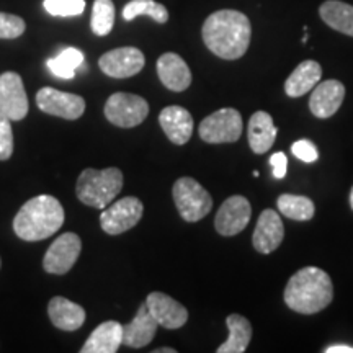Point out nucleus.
Segmentation results:
<instances>
[{"instance_id": "obj_9", "label": "nucleus", "mask_w": 353, "mask_h": 353, "mask_svg": "<svg viewBox=\"0 0 353 353\" xmlns=\"http://www.w3.org/2000/svg\"><path fill=\"white\" fill-rule=\"evenodd\" d=\"M81 250V237L74 232H65L50 245L43 259V268L52 275H64L77 262Z\"/></svg>"}, {"instance_id": "obj_22", "label": "nucleus", "mask_w": 353, "mask_h": 353, "mask_svg": "<svg viewBox=\"0 0 353 353\" xmlns=\"http://www.w3.org/2000/svg\"><path fill=\"white\" fill-rule=\"evenodd\" d=\"M276 126L273 123V118L267 112H255L249 120L247 128V138L249 145L255 154H265L270 151V148L275 144L276 139Z\"/></svg>"}, {"instance_id": "obj_10", "label": "nucleus", "mask_w": 353, "mask_h": 353, "mask_svg": "<svg viewBox=\"0 0 353 353\" xmlns=\"http://www.w3.org/2000/svg\"><path fill=\"white\" fill-rule=\"evenodd\" d=\"M39 110L64 120H79L85 112V100L81 95L68 94L51 87H43L37 94Z\"/></svg>"}, {"instance_id": "obj_29", "label": "nucleus", "mask_w": 353, "mask_h": 353, "mask_svg": "<svg viewBox=\"0 0 353 353\" xmlns=\"http://www.w3.org/2000/svg\"><path fill=\"white\" fill-rule=\"evenodd\" d=\"M114 25V6L112 0H95L92 10V30L97 37H107Z\"/></svg>"}, {"instance_id": "obj_16", "label": "nucleus", "mask_w": 353, "mask_h": 353, "mask_svg": "<svg viewBox=\"0 0 353 353\" xmlns=\"http://www.w3.org/2000/svg\"><path fill=\"white\" fill-rule=\"evenodd\" d=\"M285 237V226L278 213L273 210H265L259 216L257 226L254 229L252 244L260 254H272L280 247Z\"/></svg>"}, {"instance_id": "obj_37", "label": "nucleus", "mask_w": 353, "mask_h": 353, "mask_svg": "<svg viewBox=\"0 0 353 353\" xmlns=\"http://www.w3.org/2000/svg\"><path fill=\"white\" fill-rule=\"evenodd\" d=\"M350 206H352V210H353V188H352V192H350Z\"/></svg>"}, {"instance_id": "obj_3", "label": "nucleus", "mask_w": 353, "mask_h": 353, "mask_svg": "<svg viewBox=\"0 0 353 353\" xmlns=\"http://www.w3.org/2000/svg\"><path fill=\"white\" fill-rule=\"evenodd\" d=\"M64 224V210L57 198L39 195L21 206L15 219L13 231L20 239L37 242L51 237Z\"/></svg>"}, {"instance_id": "obj_6", "label": "nucleus", "mask_w": 353, "mask_h": 353, "mask_svg": "<svg viewBox=\"0 0 353 353\" xmlns=\"http://www.w3.org/2000/svg\"><path fill=\"white\" fill-rule=\"evenodd\" d=\"M242 117L236 108H221L200 123V138L211 144L236 143L242 134Z\"/></svg>"}, {"instance_id": "obj_32", "label": "nucleus", "mask_w": 353, "mask_h": 353, "mask_svg": "<svg viewBox=\"0 0 353 353\" xmlns=\"http://www.w3.org/2000/svg\"><path fill=\"white\" fill-rule=\"evenodd\" d=\"M13 152V131L12 120L0 113V161L10 159Z\"/></svg>"}, {"instance_id": "obj_14", "label": "nucleus", "mask_w": 353, "mask_h": 353, "mask_svg": "<svg viewBox=\"0 0 353 353\" xmlns=\"http://www.w3.org/2000/svg\"><path fill=\"white\" fill-rule=\"evenodd\" d=\"M145 306L151 312L154 319L157 321L159 325L164 329L175 330L183 327L188 321V311L183 304L175 301L169 294L154 291L145 299Z\"/></svg>"}, {"instance_id": "obj_4", "label": "nucleus", "mask_w": 353, "mask_h": 353, "mask_svg": "<svg viewBox=\"0 0 353 353\" xmlns=\"http://www.w3.org/2000/svg\"><path fill=\"white\" fill-rule=\"evenodd\" d=\"M121 188L123 174L117 167H108L103 170L85 169L79 176L76 193L83 205L103 210L113 203Z\"/></svg>"}, {"instance_id": "obj_1", "label": "nucleus", "mask_w": 353, "mask_h": 353, "mask_svg": "<svg viewBox=\"0 0 353 353\" xmlns=\"http://www.w3.org/2000/svg\"><path fill=\"white\" fill-rule=\"evenodd\" d=\"M203 41L221 59H239L249 50L252 26L242 12L219 10L203 23Z\"/></svg>"}, {"instance_id": "obj_8", "label": "nucleus", "mask_w": 353, "mask_h": 353, "mask_svg": "<svg viewBox=\"0 0 353 353\" xmlns=\"http://www.w3.org/2000/svg\"><path fill=\"white\" fill-rule=\"evenodd\" d=\"M144 206L136 196H126L113 205L103 208L100 216V224L107 234L118 236L134 228L143 218Z\"/></svg>"}, {"instance_id": "obj_35", "label": "nucleus", "mask_w": 353, "mask_h": 353, "mask_svg": "<svg viewBox=\"0 0 353 353\" xmlns=\"http://www.w3.org/2000/svg\"><path fill=\"white\" fill-rule=\"evenodd\" d=\"M325 353H353V347L350 345H342V343H339V345H330L324 350Z\"/></svg>"}, {"instance_id": "obj_30", "label": "nucleus", "mask_w": 353, "mask_h": 353, "mask_svg": "<svg viewBox=\"0 0 353 353\" xmlns=\"http://www.w3.org/2000/svg\"><path fill=\"white\" fill-rule=\"evenodd\" d=\"M43 6L52 17H77L85 10V0H44Z\"/></svg>"}, {"instance_id": "obj_15", "label": "nucleus", "mask_w": 353, "mask_h": 353, "mask_svg": "<svg viewBox=\"0 0 353 353\" xmlns=\"http://www.w3.org/2000/svg\"><path fill=\"white\" fill-rule=\"evenodd\" d=\"M343 99H345V87L339 81H325L319 82L312 88V95L309 99V108L314 117L321 120H327L334 117L342 107Z\"/></svg>"}, {"instance_id": "obj_5", "label": "nucleus", "mask_w": 353, "mask_h": 353, "mask_svg": "<svg viewBox=\"0 0 353 353\" xmlns=\"http://www.w3.org/2000/svg\"><path fill=\"white\" fill-rule=\"evenodd\" d=\"M172 195L180 216L188 223H196L210 214L213 198L192 176H182L174 183Z\"/></svg>"}, {"instance_id": "obj_23", "label": "nucleus", "mask_w": 353, "mask_h": 353, "mask_svg": "<svg viewBox=\"0 0 353 353\" xmlns=\"http://www.w3.org/2000/svg\"><path fill=\"white\" fill-rule=\"evenodd\" d=\"M322 68L316 61H304L298 65L296 69L291 72V76L285 82V92L291 99H298V97L306 95L311 92L317 83L321 82Z\"/></svg>"}, {"instance_id": "obj_24", "label": "nucleus", "mask_w": 353, "mask_h": 353, "mask_svg": "<svg viewBox=\"0 0 353 353\" xmlns=\"http://www.w3.org/2000/svg\"><path fill=\"white\" fill-rule=\"evenodd\" d=\"M229 337L224 343L218 347V353H242L249 347L252 339V325L241 314H231L226 319Z\"/></svg>"}, {"instance_id": "obj_12", "label": "nucleus", "mask_w": 353, "mask_h": 353, "mask_svg": "<svg viewBox=\"0 0 353 353\" xmlns=\"http://www.w3.org/2000/svg\"><path fill=\"white\" fill-rule=\"evenodd\" d=\"M144 64L145 57L143 51L132 46L118 48V50L105 52L99 61V65L103 70V74L114 79H128L136 76L143 70Z\"/></svg>"}, {"instance_id": "obj_27", "label": "nucleus", "mask_w": 353, "mask_h": 353, "mask_svg": "<svg viewBox=\"0 0 353 353\" xmlns=\"http://www.w3.org/2000/svg\"><path fill=\"white\" fill-rule=\"evenodd\" d=\"M83 64L82 51L76 48H65L59 54L48 61V68L56 77L72 79L76 76V70Z\"/></svg>"}, {"instance_id": "obj_25", "label": "nucleus", "mask_w": 353, "mask_h": 353, "mask_svg": "<svg viewBox=\"0 0 353 353\" xmlns=\"http://www.w3.org/2000/svg\"><path fill=\"white\" fill-rule=\"evenodd\" d=\"M319 15L330 28L353 37V6L341 0H327L321 6Z\"/></svg>"}, {"instance_id": "obj_34", "label": "nucleus", "mask_w": 353, "mask_h": 353, "mask_svg": "<svg viewBox=\"0 0 353 353\" xmlns=\"http://www.w3.org/2000/svg\"><path fill=\"white\" fill-rule=\"evenodd\" d=\"M270 165L272 172L275 179H283L286 175V170H288V159L283 152H275L270 157Z\"/></svg>"}, {"instance_id": "obj_7", "label": "nucleus", "mask_w": 353, "mask_h": 353, "mask_svg": "<svg viewBox=\"0 0 353 353\" xmlns=\"http://www.w3.org/2000/svg\"><path fill=\"white\" fill-rule=\"evenodd\" d=\"M149 114V105L143 97L118 92L105 103V117L114 126L134 128L143 123Z\"/></svg>"}, {"instance_id": "obj_38", "label": "nucleus", "mask_w": 353, "mask_h": 353, "mask_svg": "<svg viewBox=\"0 0 353 353\" xmlns=\"http://www.w3.org/2000/svg\"><path fill=\"white\" fill-rule=\"evenodd\" d=\"M0 267H2V260H0Z\"/></svg>"}, {"instance_id": "obj_20", "label": "nucleus", "mask_w": 353, "mask_h": 353, "mask_svg": "<svg viewBox=\"0 0 353 353\" xmlns=\"http://www.w3.org/2000/svg\"><path fill=\"white\" fill-rule=\"evenodd\" d=\"M48 316L57 329L74 332L81 329L85 322V309L69 301L68 298L56 296L48 304Z\"/></svg>"}, {"instance_id": "obj_26", "label": "nucleus", "mask_w": 353, "mask_h": 353, "mask_svg": "<svg viewBox=\"0 0 353 353\" xmlns=\"http://www.w3.org/2000/svg\"><path fill=\"white\" fill-rule=\"evenodd\" d=\"M276 205L281 214L294 221H309L316 213V206L311 198L303 195L285 193L278 196Z\"/></svg>"}, {"instance_id": "obj_33", "label": "nucleus", "mask_w": 353, "mask_h": 353, "mask_svg": "<svg viewBox=\"0 0 353 353\" xmlns=\"http://www.w3.org/2000/svg\"><path fill=\"white\" fill-rule=\"evenodd\" d=\"M291 152L293 156L299 159V161L306 162V164H312L319 159V152H317V148L314 143H311L309 139H299L296 143L291 145Z\"/></svg>"}, {"instance_id": "obj_19", "label": "nucleus", "mask_w": 353, "mask_h": 353, "mask_svg": "<svg viewBox=\"0 0 353 353\" xmlns=\"http://www.w3.org/2000/svg\"><path fill=\"white\" fill-rule=\"evenodd\" d=\"M157 321L149 312L145 303L141 304L134 319L130 324L123 325V345L132 348L149 345L157 332Z\"/></svg>"}, {"instance_id": "obj_28", "label": "nucleus", "mask_w": 353, "mask_h": 353, "mask_svg": "<svg viewBox=\"0 0 353 353\" xmlns=\"http://www.w3.org/2000/svg\"><path fill=\"white\" fill-rule=\"evenodd\" d=\"M151 17L157 23H165L169 20V12L162 3L156 2V0H131L123 8V19L126 21L134 20L136 17Z\"/></svg>"}, {"instance_id": "obj_11", "label": "nucleus", "mask_w": 353, "mask_h": 353, "mask_svg": "<svg viewBox=\"0 0 353 353\" xmlns=\"http://www.w3.org/2000/svg\"><path fill=\"white\" fill-rule=\"evenodd\" d=\"M252 216V206L245 196L234 195L221 205L214 218V228L221 236L231 237L244 231Z\"/></svg>"}, {"instance_id": "obj_36", "label": "nucleus", "mask_w": 353, "mask_h": 353, "mask_svg": "<svg viewBox=\"0 0 353 353\" xmlns=\"http://www.w3.org/2000/svg\"><path fill=\"white\" fill-rule=\"evenodd\" d=\"M176 350L175 348H170V347H165V348H157V350H154V353H175Z\"/></svg>"}, {"instance_id": "obj_18", "label": "nucleus", "mask_w": 353, "mask_h": 353, "mask_svg": "<svg viewBox=\"0 0 353 353\" xmlns=\"http://www.w3.org/2000/svg\"><path fill=\"white\" fill-rule=\"evenodd\" d=\"M159 123L165 136L176 145L187 144L193 132V118L183 107H165L159 114Z\"/></svg>"}, {"instance_id": "obj_2", "label": "nucleus", "mask_w": 353, "mask_h": 353, "mask_svg": "<svg viewBox=\"0 0 353 353\" xmlns=\"http://www.w3.org/2000/svg\"><path fill=\"white\" fill-rule=\"evenodd\" d=\"M334 285L330 276L317 267H304L288 280L285 303L299 314H316L332 303Z\"/></svg>"}, {"instance_id": "obj_13", "label": "nucleus", "mask_w": 353, "mask_h": 353, "mask_svg": "<svg viewBox=\"0 0 353 353\" xmlns=\"http://www.w3.org/2000/svg\"><path fill=\"white\" fill-rule=\"evenodd\" d=\"M0 113L12 121L23 120L28 114V97L17 72H3L0 76Z\"/></svg>"}, {"instance_id": "obj_21", "label": "nucleus", "mask_w": 353, "mask_h": 353, "mask_svg": "<svg viewBox=\"0 0 353 353\" xmlns=\"http://www.w3.org/2000/svg\"><path fill=\"white\" fill-rule=\"evenodd\" d=\"M121 345L123 325L117 321H107L90 334L81 353H117Z\"/></svg>"}, {"instance_id": "obj_17", "label": "nucleus", "mask_w": 353, "mask_h": 353, "mask_svg": "<svg viewBox=\"0 0 353 353\" xmlns=\"http://www.w3.org/2000/svg\"><path fill=\"white\" fill-rule=\"evenodd\" d=\"M157 76L172 92L187 90L192 83L188 64L175 52H165L157 59Z\"/></svg>"}, {"instance_id": "obj_31", "label": "nucleus", "mask_w": 353, "mask_h": 353, "mask_svg": "<svg viewBox=\"0 0 353 353\" xmlns=\"http://www.w3.org/2000/svg\"><path fill=\"white\" fill-rule=\"evenodd\" d=\"M25 20H21L20 17L0 12V38L15 39L25 33Z\"/></svg>"}]
</instances>
